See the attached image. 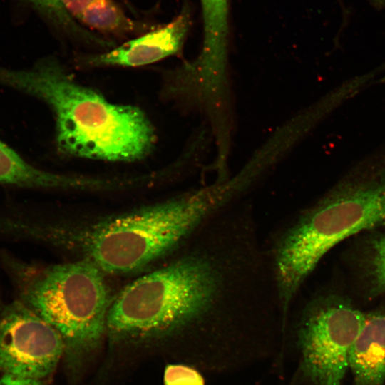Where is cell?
<instances>
[{"mask_svg": "<svg viewBox=\"0 0 385 385\" xmlns=\"http://www.w3.org/2000/svg\"><path fill=\"white\" fill-rule=\"evenodd\" d=\"M63 346L60 334L19 300L0 305V376L41 381Z\"/></svg>", "mask_w": 385, "mask_h": 385, "instance_id": "cell-7", "label": "cell"}, {"mask_svg": "<svg viewBox=\"0 0 385 385\" xmlns=\"http://www.w3.org/2000/svg\"><path fill=\"white\" fill-rule=\"evenodd\" d=\"M43 13L47 14L56 22L67 29L77 34L82 30L76 26L73 19L66 11L61 0H26Z\"/></svg>", "mask_w": 385, "mask_h": 385, "instance_id": "cell-15", "label": "cell"}, {"mask_svg": "<svg viewBox=\"0 0 385 385\" xmlns=\"http://www.w3.org/2000/svg\"><path fill=\"white\" fill-rule=\"evenodd\" d=\"M1 260L18 300L76 350L97 345L106 327L110 297L102 270L91 260L37 268L7 254Z\"/></svg>", "mask_w": 385, "mask_h": 385, "instance_id": "cell-5", "label": "cell"}, {"mask_svg": "<svg viewBox=\"0 0 385 385\" xmlns=\"http://www.w3.org/2000/svg\"><path fill=\"white\" fill-rule=\"evenodd\" d=\"M163 267L128 285L111 303L106 327L120 336H190L193 366L205 369L226 350L241 322L246 288L230 249L195 232Z\"/></svg>", "mask_w": 385, "mask_h": 385, "instance_id": "cell-1", "label": "cell"}, {"mask_svg": "<svg viewBox=\"0 0 385 385\" xmlns=\"http://www.w3.org/2000/svg\"><path fill=\"white\" fill-rule=\"evenodd\" d=\"M366 313L337 294L319 292L297 312L294 322L299 371L312 385H342L351 346Z\"/></svg>", "mask_w": 385, "mask_h": 385, "instance_id": "cell-6", "label": "cell"}, {"mask_svg": "<svg viewBox=\"0 0 385 385\" xmlns=\"http://www.w3.org/2000/svg\"><path fill=\"white\" fill-rule=\"evenodd\" d=\"M0 83L46 103L55 120V144L68 157L110 162L142 160L153 151L156 135L145 113L115 104L78 83L53 58L31 68L0 69Z\"/></svg>", "mask_w": 385, "mask_h": 385, "instance_id": "cell-2", "label": "cell"}, {"mask_svg": "<svg viewBox=\"0 0 385 385\" xmlns=\"http://www.w3.org/2000/svg\"><path fill=\"white\" fill-rule=\"evenodd\" d=\"M191 25L190 10L185 7L170 22L129 40L104 53L83 56L81 68L138 67L146 66L181 51Z\"/></svg>", "mask_w": 385, "mask_h": 385, "instance_id": "cell-8", "label": "cell"}, {"mask_svg": "<svg viewBox=\"0 0 385 385\" xmlns=\"http://www.w3.org/2000/svg\"><path fill=\"white\" fill-rule=\"evenodd\" d=\"M165 385H205L200 371L185 364H170L164 372Z\"/></svg>", "mask_w": 385, "mask_h": 385, "instance_id": "cell-14", "label": "cell"}, {"mask_svg": "<svg viewBox=\"0 0 385 385\" xmlns=\"http://www.w3.org/2000/svg\"><path fill=\"white\" fill-rule=\"evenodd\" d=\"M385 225V171L346 180L288 215L263 241L287 319L324 256L359 232Z\"/></svg>", "mask_w": 385, "mask_h": 385, "instance_id": "cell-3", "label": "cell"}, {"mask_svg": "<svg viewBox=\"0 0 385 385\" xmlns=\"http://www.w3.org/2000/svg\"><path fill=\"white\" fill-rule=\"evenodd\" d=\"M203 17V41L197 57L210 68L228 65L230 0H200Z\"/></svg>", "mask_w": 385, "mask_h": 385, "instance_id": "cell-11", "label": "cell"}, {"mask_svg": "<svg viewBox=\"0 0 385 385\" xmlns=\"http://www.w3.org/2000/svg\"><path fill=\"white\" fill-rule=\"evenodd\" d=\"M250 185L234 174L110 220L90 234V259L103 272L124 274L170 254L207 221L247 199Z\"/></svg>", "mask_w": 385, "mask_h": 385, "instance_id": "cell-4", "label": "cell"}, {"mask_svg": "<svg viewBox=\"0 0 385 385\" xmlns=\"http://www.w3.org/2000/svg\"><path fill=\"white\" fill-rule=\"evenodd\" d=\"M338 1H339L340 5H341L342 7V10L344 11L343 13H344L346 11L344 10L345 9H344V6H343V1H342V0H338Z\"/></svg>", "mask_w": 385, "mask_h": 385, "instance_id": "cell-17", "label": "cell"}, {"mask_svg": "<svg viewBox=\"0 0 385 385\" xmlns=\"http://www.w3.org/2000/svg\"><path fill=\"white\" fill-rule=\"evenodd\" d=\"M73 19L101 33L125 36L137 26L113 0H61Z\"/></svg>", "mask_w": 385, "mask_h": 385, "instance_id": "cell-12", "label": "cell"}, {"mask_svg": "<svg viewBox=\"0 0 385 385\" xmlns=\"http://www.w3.org/2000/svg\"><path fill=\"white\" fill-rule=\"evenodd\" d=\"M0 183L23 188L94 190V178L47 172L25 161L0 140Z\"/></svg>", "mask_w": 385, "mask_h": 385, "instance_id": "cell-10", "label": "cell"}, {"mask_svg": "<svg viewBox=\"0 0 385 385\" xmlns=\"http://www.w3.org/2000/svg\"><path fill=\"white\" fill-rule=\"evenodd\" d=\"M357 265L368 294H385V232L365 240L357 254Z\"/></svg>", "mask_w": 385, "mask_h": 385, "instance_id": "cell-13", "label": "cell"}, {"mask_svg": "<svg viewBox=\"0 0 385 385\" xmlns=\"http://www.w3.org/2000/svg\"><path fill=\"white\" fill-rule=\"evenodd\" d=\"M354 385H384L385 382V307L365 315L349 356Z\"/></svg>", "mask_w": 385, "mask_h": 385, "instance_id": "cell-9", "label": "cell"}, {"mask_svg": "<svg viewBox=\"0 0 385 385\" xmlns=\"http://www.w3.org/2000/svg\"><path fill=\"white\" fill-rule=\"evenodd\" d=\"M0 385H43L41 381L16 377L12 376H1Z\"/></svg>", "mask_w": 385, "mask_h": 385, "instance_id": "cell-16", "label": "cell"}]
</instances>
